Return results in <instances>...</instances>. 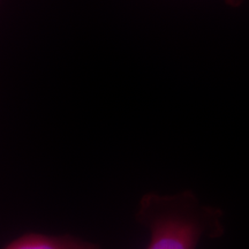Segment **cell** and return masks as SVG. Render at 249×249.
Listing matches in <instances>:
<instances>
[{
    "label": "cell",
    "instance_id": "7a4b0ae2",
    "mask_svg": "<svg viewBox=\"0 0 249 249\" xmlns=\"http://www.w3.org/2000/svg\"><path fill=\"white\" fill-rule=\"evenodd\" d=\"M2 249H102L96 242L71 234L51 235L28 232L9 241Z\"/></svg>",
    "mask_w": 249,
    "mask_h": 249
},
{
    "label": "cell",
    "instance_id": "6da1fadb",
    "mask_svg": "<svg viewBox=\"0 0 249 249\" xmlns=\"http://www.w3.org/2000/svg\"><path fill=\"white\" fill-rule=\"evenodd\" d=\"M134 217L150 234L145 249H197L203 239L216 240L225 233L224 211L203 204L189 189L177 194L145 193Z\"/></svg>",
    "mask_w": 249,
    "mask_h": 249
}]
</instances>
